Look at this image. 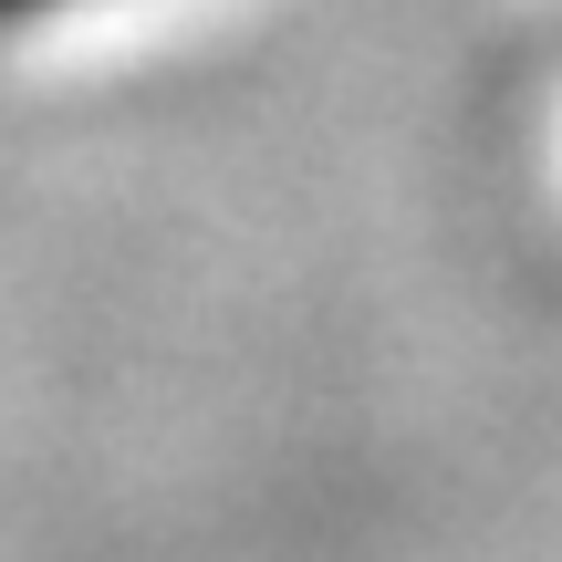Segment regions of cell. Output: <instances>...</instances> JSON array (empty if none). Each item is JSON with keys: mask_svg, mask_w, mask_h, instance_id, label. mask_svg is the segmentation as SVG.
I'll list each match as a JSON object with an SVG mask.
<instances>
[{"mask_svg": "<svg viewBox=\"0 0 562 562\" xmlns=\"http://www.w3.org/2000/svg\"><path fill=\"white\" fill-rule=\"evenodd\" d=\"M42 11H74V0H0V32L11 21H42Z\"/></svg>", "mask_w": 562, "mask_h": 562, "instance_id": "1", "label": "cell"}]
</instances>
